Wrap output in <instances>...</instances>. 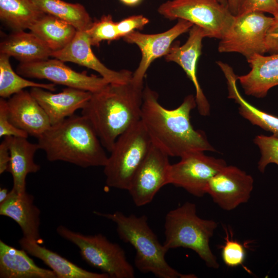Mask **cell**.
Segmentation results:
<instances>
[{
    "mask_svg": "<svg viewBox=\"0 0 278 278\" xmlns=\"http://www.w3.org/2000/svg\"><path fill=\"white\" fill-rule=\"evenodd\" d=\"M158 97L148 86L144 88L141 119L153 145L169 157L180 158L194 152L216 151L205 133L191 124L190 113L197 107L195 96L187 95L174 109L164 108Z\"/></svg>",
    "mask_w": 278,
    "mask_h": 278,
    "instance_id": "obj_1",
    "label": "cell"
},
{
    "mask_svg": "<svg viewBox=\"0 0 278 278\" xmlns=\"http://www.w3.org/2000/svg\"><path fill=\"white\" fill-rule=\"evenodd\" d=\"M144 88L131 79L122 84L108 83L92 93L81 110L109 152L118 136L141 120Z\"/></svg>",
    "mask_w": 278,
    "mask_h": 278,
    "instance_id": "obj_2",
    "label": "cell"
},
{
    "mask_svg": "<svg viewBox=\"0 0 278 278\" xmlns=\"http://www.w3.org/2000/svg\"><path fill=\"white\" fill-rule=\"evenodd\" d=\"M40 149L50 162L63 161L82 168L103 166L108 157L89 120L73 115L37 138Z\"/></svg>",
    "mask_w": 278,
    "mask_h": 278,
    "instance_id": "obj_3",
    "label": "cell"
},
{
    "mask_svg": "<svg viewBox=\"0 0 278 278\" xmlns=\"http://www.w3.org/2000/svg\"><path fill=\"white\" fill-rule=\"evenodd\" d=\"M94 213L116 224L119 237L135 250L134 265L141 272L151 273L159 278L197 277L193 274H182L167 263L165 255L168 251L150 228L146 215H126L119 211Z\"/></svg>",
    "mask_w": 278,
    "mask_h": 278,
    "instance_id": "obj_4",
    "label": "cell"
},
{
    "mask_svg": "<svg viewBox=\"0 0 278 278\" xmlns=\"http://www.w3.org/2000/svg\"><path fill=\"white\" fill-rule=\"evenodd\" d=\"M217 226L213 220L199 217L196 205L187 201L166 214L163 245L168 251L178 248L189 249L198 254L207 267L218 269L219 264L210 246Z\"/></svg>",
    "mask_w": 278,
    "mask_h": 278,
    "instance_id": "obj_5",
    "label": "cell"
},
{
    "mask_svg": "<svg viewBox=\"0 0 278 278\" xmlns=\"http://www.w3.org/2000/svg\"><path fill=\"white\" fill-rule=\"evenodd\" d=\"M152 145L141 119L117 138L104 166L107 185L127 190Z\"/></svg>",
    "mask_w": 278,
    "mask_h": 278,
    "instance_id": "obj_6",
    "label": "cell"
},
{
    "mask_svg": "<svg viewBox=\"0 0 278 278\" xmlns=\"http://www.w3.org/2000/svg\"><path fill=\"white\" fill-rule=\"evenodd\" d=\"M59 236L76 245L82 259L111 278H133L135 272L124 250L103 234L85 235L60 225L56 229Z\"/></svg>",
    "mask_w": 278,
    "mask_h": 278,
    "instance_id": "obj_7",
    "label": "cell"
},
{
    "mask_svg": "<svg viewBox=\"0 0 278 278\" xmlns=\"http://www.w3.org/2000/svg\"><path fill=\"white\" fill-rule=\"evenodd\" d=\"M166 19H182L203 29L208 38L220 40L231 26L235 15L218 0H168L158 7Z\"/></svg>",
    "mask_w": 278,
    "mask_h": 278,
    "instance_id": "obj_8",
    "label": "cell"
},
{
    "mask_svg": "<svg viewBox=\"0 0 278 278\" xmlns=\"http://www.w3.org/2000/svg\"><path fill=\"white\" fill-rule=\"evenodd\" d=\"M273 17L259 11L235 15L228 30L220 40L219 53H237L246 59L254 54L264 55L266 50V36Z\"/></svg>",
    "mask_w": 278,
    "mask_h": 278,
    "instance_id": "obj_9",
    "label": "cell"
},
{
    "mask_svg": "<svg viewBox=\"0 0 278 278\" xmlns=\"http://www.w3.org/2000/svg\"><path fill=\"white\" fill-rule=\"evenodd\" d=\"M227 165L224 160L206 155L204 152H192L181 158L179 162L170 164L167 183L202 197L206 194L210 179Z\"/></svg>",
    "mask_w": 278,
    "mask_h": 278,
    "instance_id": "obj_10",
    "label": "cell"
},
{
    "mask_svg": "<svg viewBox=\"0 0 278 278\" xmlns=\"http://www.w3.org/2000/svg\"><path fill=\"white\" fill-rule=\"evenodd\" d=\"M16 73L29 78L47 79L55 84L78 89L91 93L98 91L109 83L101 76L78 72L56 58L30 63H20Z\"/></svg>",
    "mask_w": 278,
    "mask_h": 278,
    "instance_id": "obj_11",
    "label": "cell"
},
{
    "mask_svg": "<svg viewBox=\"0 0 278 278\" xmlns=\"http://www.w3.org/2000/svg\"><path fill=\"white\" fill-rule=\"evenodd\" d=\"M168 158L166 153L152 145L134 173L128 189L137 206L150 203L160 189L168 184L170 165Z\"/></svg>",
    "mask_w": 278,
    "mask_h": 278,
    "instance_id": "obj_12",
    "label": "cell"
},
{
    "mask_svg": "<svg viewBox=\"0 0 278 278\" xmlns=\"http://www.w3.org/2000/svg\"><path fill=\"white\" fill-rule=\"evenodd\" d=\"M194 25L186 20H178L177 23L168 30L158 33L146 34L134 31L123 39L129 44L136 45L141 53L138 66L133 73L131 80L144 85L145 74L151 63L157 59L165 56L173 41L191 28Z\"/></svg>",
    "mask_w": 278,
    "mask_h": 278,
    "instance_id": "obj_13",
    "label": "cell"
},
{
    "mask_svg": "<svg viewBox=\"0 0 278 278\" xmlns=\"http://www.w3.org/2000/svg\"><path fill=\"white\" fill-rule=\"evenodd\" d=\"M252 177L233 165H227L209 181L206 189L213 201L225 211L246 203L253 188Z\"/></svg>",
    "mask_w": 278,
    "mask_h": 278,
    "instance_id": "obj_14",
    "label": "cell"
},
{
    "mask_svg": "<svg viewBox=\"0 0 278 278\" xmlns=\"http://www.w3.org/2000/svg\"><path fill=\"white\" fill-rule=\"evenodd\" d=\"M207 37L203 29L194 25L189 30V36L182 45L172 44L164 56L167 62L178 64L193 82L195 91V99L199 114L202 116L210 114V105L198 81L197 75V63L201 54L202 40Z\"/></svg>",
    "mask_w": 278,
    "mask_h": 278,
    "instance_id": "obj_15",
    "label": "cell"
},
{
    "mask_svg": "<svg viewBox=\"0 0 278 278\" xmlns=\"http://www.w3.org/2000/svg\"><path fill=\"white\" fill-rule=\"evenodd\" d=\"M85 31H77L71 42L61 50L53 51L51 57L64 62H71L97 72L109 83L122 84L129 82L133 73L129 70L116 71L106 66L96 57Z\"/></svg>",
    "mask_w": 278,
    "mask_h": 278,
    "instance_id": "obj_16",
    "label": "cell"
},
{
    "mask_svg": "<svg viewBox=\"0 0 278 278\" xmlns=\"http://www.w3.org/2000/svg\"><path fill=\"white\" fill-rule=\"evenodd\" d=\"M8 118L18 128L37 138L51 126L46 112L30 92L22 90L7 100Z\"/></svg>",
    "mask_w": 278,
    "mask_h": 278,
    "instance_id": "obj_17",
    "label": "cell"
},
{
    "mask_svg": "<svg viewBox=\"0 0 278 278\" xmlns=\"http://www.w3.org/2000/svg\"><path fill=\"white\" fill-rule=\"evenodd\" d=\"M30 93L44 109L51 125L82 110L92 95L90 92L70 87L58 93L33 87Z\"/></svg>",
    "mask_w": 278,
    "mask_h": 278,
    "instance_id": "obj_18",
    "label": "cell"
},
{
    "mask_svg": "<svg viewBox=\"0 0 278 278\" xmlns=\"http://www.w3.org/2000/svg\"><path fill=\"white\" fill-rule=\"evenodd\" d=\"M33 200V196L27 192L19 194L12 189L7 199L0 203V215L16 222L23 237L41 244L43 242L40 234L41 212Z\"/></svg>",
    "mask_w": 278,
    "mask_h": 278,
    "instance_id": "obj_19",
    "label": "cell"
},
{
    "mask_svg": "<svg viewBox=\"0 0 278 278\" xmlns=\"http://www.w3.org/2000/svg\"><path fill=\"white\" fill-rule=\"evenodd\" d=\"M247 60L251 70L237 76V80L246 95L264 98L278 85V53L268 56L254 54Z\"/></svg>",
    "mask_w": 278,
    "mask_h": 278,
    "instance_id": "obj_20",
    "label": "cell"
},
{
    "mask_svg": "<svg viewBox=\"0 0 278 278\" xmlns=\"http://www.w3.org/2000/svg\"><path fill=\"white\" fill-rule=\"evenodd\" d=\"M8 138L10 160L7 171L13 178L12 189L23 194L26 192L27 176L40 169V166L34 161V154L40 147L38 143H32L26 137L8 136Z\"/></svg>",
    "mask_w": 278,
    "mask_h": 278,
    "instance_id": "obj_21",
    "label": "cell"
},
{
    "mask_svg": "<svg viewBox=\"0 0 278 278\" xmlns=\"http://www.w3.org/2000/svg\"><path fill=\"white\" fill-rule=\"evenodd\" d=\"M27 254L0 240V277L57 278L53 270L39 267Z\"/></svg>",
    "mask_w": 278,
    "mask_h": 278,
    "instance_id": "obj_22",
    "label": "cell"
},
{
    "mask_svg": "<svg viewBox=\"0 0 278 278\" xmlns=\"http://www.w3.org/2000/svg\"><path fill=\"white\" fill-rule=\"evenodd\" d=\"M53 51L32 32L13 31L0 43V54L15 58L20 63H30L49 59Z\"/></svg>",
    "mask_w": 278,
    "mask_h": 278,
    "instance_id": "obj_23",
    "label": "cell"
},
{
    "mask_svg": "<svg viewBox=\"0 0 278 278\" xmlns=\"http://www.w3.org/2000/svg\"><path fill=\"white\" fill-rule=\"evenodd\" d=\"M19 243L28 254L39 258L48 266L56 274L57 278H109L105 273L84 269L37 242L23 237L19 239Z\"/></svg>",
    "mask_w": 278,
    "mask_h": 278,
    "instance_id": "obj_24",
    "label": "cell"
},
{
    "mask_svg": "<svg viewBox=\"0 0 278 278\" xmlns=\"http://www.w3.org/2000/svg\"><path fill=\"white\" fill-rule=\"evenodd\" d=\"M42 40L53 51L67 46L77 30L68 23L50 14H45L29 29Z\"/></svg>",
    "mask_w": 278,
    "mask_h": 278,
    "instance_id": "obj_25",
    "label": "cell"
},
{
    "mask_svg": "<svg viewBox=\"0 0 278 278\" xmlns=\"http://www.w3.org/2000/svg\"><path fill=\"white\" fill-rule=\"evenodd\" d=\"M45 14L32 0H0V20L13 31L29 29Z\"/></svg>",
    "mask_w": 278,
    "mask_h": 278,
    "instance_id": "obj_26",
    "label": "cell"
},
{
    "mask_svg": "<svg viewBox=\"0 0 278 278\" xmlns=\"http://www.w3.org/2000/svg\"><path fill=\"white\" fill-rule=\"evenodd\" d=\"M43 12L55 16L74 26L77 31L87 30L93 21L85 8L79 3L62 0H32Z\"/></svg>",
    "mask_w": 278,
    "mask_h": 278,
    "instance_id": "obj_27",
    "label": "cell"
},
{
    "mask_svg": "<svg viewBox=\"0 0 278 278\" xmlns=\"http://www.w3.org/2000/svg\"><path fill=\"white\" fill-rule=\"evenodd\" d=\"M234 76L227 78L228 98L239 105V113L252 124L257 126L278 137V117L262 111L246 100L240 94Z\"/></svg>",
    "mask_w": 278,
    "mask_h": 278,
    "instance_id": "obj_28",
    "label": "cell"
},
{
    "mask_svg": "<svg viewBox=\"0 0 278 278\" xmlns=\"http://www.w3.org/2000/svg\"><path fill=\"white\" fill-rule=\"evenodd\" d=\"M10 57L0 54V96L10 98L13 95L26 88L38 87L55 92L56 84L53 83H42L28 80L15 73L10 62Z\"/></svg>",
    "mask_w": 278,
    "mask_h": 278,
    "instance_id": "obj_29",
    "label": "cell"
},
{
    "mask_svg": "<svg viewBox=\"0 0 278 278\" xmlns=\"http://www.w3.org/2000/svg\"><path fill=\"white\" fill-rule=\"evenodd\" d=\"M116 24L110 14L103 15L99 20L93 21L86 30L92 46H99L102 41L111 42L120 39Z\"/></svg>",
    "mask_w": 278,
    "mask_h": 278,
    "instance_id": "obj_30",
    "label": "cell"
},
{
    "mask_svg": "<svg viewBox=\"0 0 278 278\" xmlns=\"http://www.w3.org/2000/svg\"><path fill=\"white\" fill-rule=\"evenodd\" d=\"M254 143L261 154L257 166L261 172L264 173L267 165L271 163L278 165V137L258 135L254 138Z\"/></svg>",
    "mask_w": 278,
    "mask_h": 278,
    "instance_id": "obj_31",
    "label": "cell"
},
{
    "mask_svg": "<svg viewBox=\"0 0 278 278\" xmlns=\"http://www.w3.org/2000/svg\"><path fill=\"white\" fill-rule=\"evenodd\" d=\"M222 259L227 266L235 267L242 265L246 257V250L239 242L230 239L228 235L225 238L221 250Z\"/></svg>",
    "mask_w": 278,
    "mask_h": 278,
    "instance_id": "obj_32",
    "label": "cell"
},
{
    "mask_svg": "<svg viewBox=\"0 0 278 278\" xmlns=\"http://www.w3.org/2000/svg\"><path fill=\"white\" fill-rule=\"evenodd\" d=\"M28 134L14 126L9 120L7 100L0 98V137L15 136L27 138Z\"/></svg>",
    "mask_w": 278,
    "mask_h": 278,
    "instance_id": "obj_33",
    "label": "cell"
},
{
    "mask_svg": "<svg viewBox=\"0 0 278 278\" xmlns=\"http://www.w3.org/2000/svg\"><path fill=\"white\" fill-rule=\"evenodd\" d=\"M252 11L267 12L274 16L278 14V2L277 0H243L238 14Z\"/></svg>",
    "mask_w": 278,
    "mask_h": 278,
    "instance_id": "obj_34",
    "label": "cell"
},
{
    "mask_svg": "<svg viewBox=\"0 0 278 278\" xmlns=\"http://www.w3.org/2000/svg\"><path fill=\"white\" fill-rule=\"evenodd\" d=\"M149 22V19L143 15H134L127 17L116 24L120 38H123L134 31L142 30Z\"/></svg>",
    "mask_w": 278,
    "mask_h": 278,
    "instance_id": "obj_35",
    "label": "cell"
},
{
    "mask_svg": "<svg viewBox=\"0 0 278 278\" xmlns=\"http://www.w3.org/2000/svg\"><path fill=\"white\" fill-rule=\"evenodd\" d=\"M273 18V21L266 36V50L270 54L278 53V14Z\"/></svg>",
    "mask_w": 278,
    "mask_h": 278,
    "instance_id": "obj_36",
    "label": "cell"
},
{
    "mask_svg": "<svg viewBox=\"0 0 278 278\" xmlns=\"http://www.w3.org/2000/svg\"><path fill=\"white\" fill-rule=\"evenodd\" d=\"M10 160L8 136L4 137L0 144V174L7 171Z\"/></svg>",
    "mask_w": 278,
    "mask_h": 278,
    "instance_id": "obj_37",
    "label": "cell"
},
{
    "mask_svg": "<svg viewBox=\"0 0 278 278\" xmlns=\"http://www.w3.org/2000/svg\"><path fill=\"white\" fill-rule=\"evenodd\" d=\"M243 0H227L228 6L233 14L239 13Z\"/></svg>",
    "mask_w": 278,
    "mask_h": 278,
    "instance_id": "obj_38",
    "label": "cell"
},
{
    "mask_svg": "<svg viewBox=\"0 0 278 278\" xmlns=\"http://www.w3.org/2000/svg\"><path fill=\"white\" fill-rule=\"evenodd\" d=\"M125 5L134 7L139 5L143 0H119Z\"/></svg>",
    "mask_w": 278,
    "mask_h": 278,
    "instance_id": "obj_39",
    "label": "cell"
},
{
    "mask_svg": "<svg viewBox=\"0 0 278 278\" xmlns=\"http://www.w3.org/2000/svg\"><path fill=\"white\" fill-rule=\"evenodd\" d=\"M9 192L6 188H0V203L4 202L8 197Z\"/></svg>",
    "mask_w": 278,
    "mask_h": 278,
    "instance_id": "obj_40",
    "label": "cell"
},
{
    "mask_svg": "<svg viewBox=\"0 0 278 278\" xmlns=\"http://www.w3.org/2000/svg\"><path fill=\"white\" fill-rule=\"evenodd\" d=\"M219 2H220L221 4L228 6V3L227 0H218Z\"/></svg>",
    "mask_w": 278,
    "mask_h": 278,
    "instance_id": "obj_41",
    "label": "cell"
},
{
    "mask_svg": "<svg viewBox=\"0 0 278 278\" xmlns=\"http://www.w3.org/2000/svg\"><path fill=\"white\" fill-rule=\"evenodd\" d=\"M277 2H278V0H277Z\"/></svg>",
    "mask_w": 278,
    "mask_h": 278,
    "instance_id": "obj_42",
    "label": "cell"
}]
</instances>
